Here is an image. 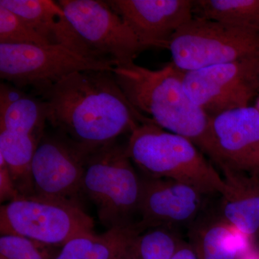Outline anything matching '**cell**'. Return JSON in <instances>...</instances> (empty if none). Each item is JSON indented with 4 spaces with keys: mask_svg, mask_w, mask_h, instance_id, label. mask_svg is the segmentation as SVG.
<instances>
[{
    "mask_svg": "<svg viewBox=\"0 0 259 259\" xmlns=\"http://www.w3.org/2000/svg\"><path fill=\"white\" fill-rule=\"evenodd\" d=\"M0 6L20 17L49 45L61 46L84 57L108 61L100 59L78 35L59 3L51 0H1Z\"/></svg>",
    "mask_w": 259,
    "mask_h": 259,
    "instance_id": "5bb4252c",
    "label": "cell"
},
{
    "mask_svg": "<svg viewBox=\"0 0 259 259\" xmlns=\"http://www.w3.org/2000/svg\"><path fill=\"white\" fill-rule=\"evenodd\" d=\"M115 64L84 57L61 46L0 44V77L19 89L40 95L77 71H112Z\"/></svg>",
    "mask_w": 259,
    "mask_h": 259,
    "instance_id": "52a82bcc",
    "label": "cell"
},
{
    "mask_svg": "<svg viewBox=\"0 0 259 259\" xmlns=\"http://www.w3.org/2000/svg\"><path fill=\"white\" fill-rule=\"evenodd\" d=\"M187 95L209 118L250 106L259 96V60L248 59L184 71Z\"/></svg>",
    "mask_w": 259,
    "mask_h": 259,
    "instance_id": "ba28073f",
    "label": "cell"
},
{
    "mask_svg": "<svg viewBox=\"0 0 259 259\" xmlns=\"http://www.w3.org/2000/svg\"><path fill=\"white\" fill-rule=\"evenodd\" d=\"M0 44L49 45L36 31L4 7L0 6Z\"/></svg>",
    "mask_w": 259,
    "mask_h": 259,
    "instance_id": "603a6c76",
    "label": "cell"
},
{
    "mask_svg": "<svg viewBox=\"0 0 259 259\" xmlns=\"http://www.w3.org/2000/svg\"><path fill=\"white\" fill-rule=\"evenodd\" d=\"M141 233L135 223L107 230L101 235L74 238L61 247L54 259H117Z\"/></svg>",
    "mask_w": 259,
    "mask_h": 259,
    "instance_id": "ac0fdd59",
    "label": "cell"
},
{
    "mask_svg": "<svg viewBox=\"0 0 259 259\" xmlns=\"http://www.w3.org/2000/svg\"><path fill=\"white\" fill-rule=\"evenodd\" d=\"M194 18L259 30V0H194Z\"/></svg>",
    "mask_w": 259,
    "mask_h": 259,
    "instance_id": "ffe728a7",
    "label": "cell"
},
{
    "mask_svg": "<svg viewBox=\"0 0 259 259\" xmlns=\"http://www.w3.org/2000/svg\"><path fill=\"white\" fill-rule=\"evenodd\" d=\"M41 139L26 134L0 131V156L6 162L15 187L21 196L35 194L32 163Z\"/></svg>",
    "mask_w": 259,
    "mask_h": 259,
    "instance_id": "d6986e66",
    "label": "cell"
},
{
    "mask_svg": "<svg viewBox=\"0 0 259 259\" xmlns=\"http://www.w3.org/2000/svg\"><path fill=\"white\" fill-rule=\"evenodd\" d=\"M190 236L199 259H239L250 248L248 238L221 217L194 222Z\"/></svg>",
    "mask_w": 259,
    "mask_h": 259,
    "instance_id": "e0dca14e",
    "label": "cell"
},
{
    "mask_svg": "<svg viewBox=\"0 0 259 259\" xmlns=\"http://www.w3.org/2000/svg\"><path fill=\"white\" fill-rule=\"evenodd\" d=\"M48 122L41 98L28 95L9 83L0 85V131L26 134L41 139Z\"/></svg>",
    "mask_w": 259,
    "mask_h": 259,
    "instance_id": "2e32d148",
    "label": "cell"
},
{
    "mask_svg": "<svg viewBox=\"0 0 259 259\" xmlns=\"http://www.w3.org/2000/svg\"><path fill=\"white\" fill-rule=\"evenodd\" d=\"M168 50L171 62L184 71L259 60V30L194 17L174 35Z\"/></svg>",
    "mask_w": 259,
    "mask_h": 259,
    "instance_id": "5b68a950",
    "label": "cell"
},
{
    "mask_svg": "<svg viewBox=\"0 0 259 259\" xmlns=\"http://www.w3.org/2000/svg\"><path fill=\"white\" fill-rule=\"evenodd\" d=\"M142 180L125 146L116 142L92 151L85 165L83 194L96 206L99 220L107 230L135 224L139 214Z\"/></svg>",
    "mask_w": 259,
    "mask_h": 259,
    "instance_id": "277c9868",
    "label": "cell"
},
{
    "mask_svg": "<svg viewBox=\"0 0 259 259\" xmlns=\"http://www.w3.org/2000/svg\"><path fill=\"white\" fill-rule=\"evenodd\" d=\"M142 190L136 223L141 232L156 228L194 223L202 208L203 194L186 184L170 179L141 178Z\"/></svg>",
    "mask_w": 259,
    "mask_h": 259,
    "instance_id": "4fadbf2b",
    "label": "cell"
},
{
    "mask_svg": "<svg viewBox=\"0 0 259 259\" xmlns=\"http://www.w3.org/2000/svg\"><path fill=\"white\" fill-rule=\"evenodd\" d=\"M78 35L102 60L115 66L134 62L147 50L107 1L59 0L57 2Z\"/></svg>",
    "mask_w": 259,
    "mask_h": 259,
    "instance_id": "9c48e42d",
    "label": "cell"
},
{
    "mask_svg": "<svg viewBox=\"0 0 259 259\" xmlns=\"http://www.w3.org/2000/svg\"><path fill=\"white\" fill-rule=\"evenodd\" d=\"M209 135V158L221 170L259 176V113L254 106L211 117Z\"/></svg>",
    "mask_w": 259,
    "mask_h": 259,
    "instance_id": "8fae6325",
    "label": "cell"
},
{
    "mask_svg": "<svg viewBox=\"0 0 259 259\" xmlns=\"http://www.w3.org/2000/svg\"><path fill=\"white\" fill-rule=\"evenodd\" d=\"M126 153L148 176L170 179L200 193L223 194L226 183L204 154L187 138L168 132L150 120L130 134Z\"/></svg>",
    "mask_w": 259,
    "mask_h": 259,
    "instance_id": "3957f363",
    "label": "cell"
},
{
    "mask_svg": "<svg viewBox=\"0 0 259 259\" xmlns=\"http://www.w3.org/2000/svg\"><path fill=\"white\" fill-rule=\"evenodd\" d=\"M112 72L136 110L165 131L190 140L209 157V117L187 95L184 71L172 62L158 70L133 62L114 66Z\"/></svg>",
    "mask_w": 259,
    "mask_h": 259,
    "instance_id": "7a4b0ae2",
    "label": "cell"
},
{
    "mask_svg": "<svg viewBox=\"0 0 259 259\" xmlns=\"http://www.w3.org/2000/svg\"><path fill=\"white\" fill-rule=\"evenodd\" d=\"M92 151L61 133H45L32 159L35 195L81 205L85 165Z\"/></svg>",
    "mask_w": 259,
    "mask_h": 259,
    "instance_id": "30bf717a",
    "label": "cell"
},
{
    "mask_svg": "<svg viewBox=\"0 0 259 259\" xmlns=\"http://www.w3.org/2000/svg\"><path fill=\"white\" fill-rule=\"evenodd\" d=\"M4 158L0 156V201L10 202L20 197Z\"/></svg>",
    "mask_w": 259,
    "mask_h": 259,
    "instance_id": "cb8c5ba5",
    "label": "cell"
},
{
    "mask_svg": "<svg viewBox=\"0 0 259 259\" xmlns=\"http://www.w3.org/2000/svg\"><path fill=\"white\" fill-rule=\"evenodd\" d=\"M81 205L40 196H20L0 208L1 235H17L54 246L95 234Z\"/></svg>",
    "mask_w": 259,
    "mask_h": 259,
    "instance_id": "8992f818",
    "label": "cell"
},
{
    "mask_svg": "<svg viewBox=\"0 0 259 259\" xmlns=\"http://www.w3.org/2000/svg\"><path fill=\"white\" fill-rule=\"evenodd\" d=\"M112 10L146 49H167L172 37L194 18L192 0H110Z\"/></svg>",
    "mask_w": 259,
    "mask_h": 259,
    "instance_id": "7c38bea8",
    "label": "cell"
},
{
    "mask_svg": "<svg viewBox=\"0 0 259 259\" xmlns=\"http://www.w3.org/2000/svg\"><path fill=\"white\" fill-rule=\"evenodd\" d=\"M40 96L47 104L48 122L91 151L116 142L151 120L131 105L112 71H77Z\"/></svg>",
    "mask_w": 259,
    "mask_h": 259,
    "instance_id": "6da1fadb",
    "label": "cell"
},
{
    "mask_svg": "<svg viewBox=\"0 0 259 259\" xmlns=\"http://www.w3.org/2000/svg\"><path fill=\"white\" fill-rule=\"evenodd\" d=\"M131 245L117 259H139V258L136 256V254H135L134 251H133L132 248H131Z\"/></svg>",
    "mask_w": 259,
    "mask_h": 259,
    "instance_id": "484cf974",
    "label": "cell"
},
{
    "mask_svg": "<svg viewBox=\"0 0 259 259\" xmlns=\"http://www.w3.org/2000/svg\"><path fill=\"white\" fill-rule=\"evenodd\" d=\"M181 242L169 227H156L139 233L131 248L139 259H172Z\"/></svg>",
    "mask_w": 259,
    "mask_h": 259,
    "instance_id": "44dd1931",
    "label": "cell"
},
{
    "mask_svg": "<svg viewBox=\"0 0 259 259\" xmlns=\"http://www.w3.org/2000/svg\"><path fill=\"white\" fill-rule=\"evenodd\" d=\"M61 248L17 235L0 237V259H54Z\"/></svg>",
    "mask_w": 259,
    "mask_h": 259,
    "instance_id": "7402d4cb",
    "label": "cell"
},
{
    "mask_svg": "<svg viewBox=\"0 0 259 259\" xmlns=\"http://www.w3.org/2000/svg\"><path fill=\"white\" fill-rule=\"evenodd\" d=\"M172 259H199L195 250L190 243L181 242L180 247Z\"/></svg>",
    "mask_w": 259,
    "mask_h": 259,
    "instance_id": "d4e9b609",
    "label": "cell"
},
{
    "mask_svg": "<svg viewBox=\"0 0 259 259\" xmlns=\"http://www.w3.org/2000/svg\"><path fill=\"white\" fill-rule=\"evenodd\" d=\"M221 218L247 238L259 232V176L223 168Z\"/></svg>",
    "mask_w": 259,
    "mask_h": 259,
    "instance_id": "9a60e30c",
    "label": "cell"
},
{
    "mask_svg": "<svg viewBox=\"0 0 259 259\" xmlns=\"http://www.w3.org/2000/svg\"><path fill=\"white\" fill-rule=\"evenodd\" d=\"M254 107L257 110H258L259 113V96L257 97L256 100H255Z\"/></svg>",
    "mask_w": 259,
    "mask_h": 259,
    "instance_id": "4316f807",
    "label": "cell"
}]
</instances>
